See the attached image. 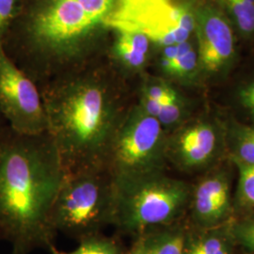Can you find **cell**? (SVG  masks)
<instances>
[{
    "label": "cell",
    "mask_w": 254,
    "mask_h": 254,
    "mask_svg": "<svg viewBox=\"0 0 254 254\" xmlns=\"http://www.w3.org/2000/svg\"><path fill=\"white\" fill-rule=\"evenodd\" d=\"M65 176L49 135L0 128V234L12 254L54 245L50 216Z\"/></svg>",
    "instance_id": "obj_1"
},
{
    "label": "cell",
    "mask_w": 254,
    "mask_h": 254,
    "mask_svg": "<svg viewBox=\"0 0 254 254\" xmlns=\"http://www.w3.org/2000/svg\"><path fill=\"white\" fill-rule=\"evenodd\" d=\"M47 134L65 173L104 169L111 140L127 110L118 88L99 73L74 74L42 92Z\"/></svg>",
    "instance_id": "obj_2"
},
{
    "label": "cell",
    "mask_w": 254,
    "mask_h": 254,
    "mask_svg": "<svg viewBox=\"0 0 254 254\" xmlns=\"http://www.w3.org/2000/svg\"><path fill=\"white\" fill-rule=\"evenodd\" d=\"M119 0H36L22 21L27 45L48 57H72L106 23Z\"/></svg>",
    "instance_id": "obj_3"
},
{
    "label": "cell",
    "mask_w": 254,
    "mask_h": 254,
    "mask_svg": "<svg viewBox=\"0 0 254 254\" xmlns=\"http://www.w3.org/2000/svg\"><path fill=\"white\" fill-rule=\"evenodd\" d=\"M115 189L104 169L65 173L50 221L55 233L78 240L102 234L113 225Z\"/></svg>",
    "instance_id": "obj_4"
},
{
    "label": "cell",
    "mask_w": 254,
    "mask_h": 254,
    "mask_svg": "<svg viewBox=\"0 0 254 254\" xmlns=\"http://www.w3.org/2000/svg\"><path fill=\"white\" fill-rule=\"evenodd\" d=\"M168 133L138 105L127 110L109 147L104 170L114 189L164 173Z\"/></svg>",
    "instance_id": "obj_5"
},
{
    "label": "cell",
    "mask_w": 254,
    "mask_h": 254,
    "mask_svg": "<svg viewBox=\"0 0 254 254\" xmlns=\"http://www.w3.org/2000/svg\"><path fill=\"white\" fill-rule=\"evenodd\" d=\"M190 197L185 182L155 173L115 189L113 227L136 237L154 228L174 224Z\"/></svg>",
    "instance_id": "obj_6"
},
{
    "label": "cell",
    "mask_w": 254,
    "mask_h": 254,
    "mask_svg": "<svg viewBox=\"0 0 254 254\" xmlns=\"http://www.w3.org/2000/svg\"><path fill=\"white\" fill-rule=\"evenodd\" d=\"M195 23V12L188 4H174L172 0H119L106 27L136 31L166 47L189 41Z\"/></svg>",
    "instance_id": "obj_7"
},
{
    "label": "cell",
    "mask_w": 254,
    "mask_h": 254,
    "mask_svg": "<svg viewBox=\"0 0 254 254\" xmlns=\"http://www.w3.org/2000/svg\"><path fill=\"white\" fill-rule=\"evenodd\" d=\"M0 113L7 126L22 135L47 133V119L42 93L20 69L0 41Z\"/></svg>",
    "instance_id": "obj_8"
},
{
    "label": "cell",
    "mask_w": 254,
    "mask_h": 254,
    "mask_svg": "<svg viewBox=\"0 0 254 254\" xmlns=\"http://www.w3.org/2000/svg\"><path fill=\"white\" fill-rule=\"evenodd\" d=\"M199 64L209 73L223 69L235 54V37L227 19L209 6L195 12Z\"/></svg>",
    "instance_id": "obj_9"
},
{
    "label": "cell",
    "mask_w": 254,
    "mask_h": 254,
    "mask_svg": "<svg viewBox=\"0 0 254 254\" xmlns=\"http://www.w3.org/2000/svg\"><path fill=\"white\" fill-rule=\"evenodd\" d=\"M219 135L209 123L180 126L168 134L167 157L178 168L193 170L208 164L217 154Z\"/></svg>",
    "instance_id": "obj_10"
},
{
    "label": "cell",
    "mask_w": 254,
    "mask_h": 254,
    "mask_svg": "<svg viewBox=\"0 0 254 254\" xmlns=\"http://www.w3.org/2000/svg\"><path fill=\"white\" fill-rule=\"evenodd\" d=\"M230 185L224 173L208 176L197 186L193 196L195 218L202 224L213 225L229 214Z\"/></svg>",
    "instance_id": "obj_11"
},
{
    "label": "cell",
    "mask_w": 254,
    "mask_h": 254,
    "mask_svg": "<svg viewBox=\"0 0 254 254\" xmlns=\"http://www.w3.org/2000/svg\"><path fill=\"white\" fill-rule=\"evenodd\" d=\"M186 238L184 230L174 223L140 234L132 246L136 254H184Z\"/></svg>",
    "instance_id": "obj_12"
},
{
    "label": "cell",
    "mask_w": 254,
    "mask_h": 254,
    "mask_svg": "<svg viewBox=\"0 0 254 254\" xmlns=\"http://www.w3.org/2000/svg\"><path fill=\"white\" fill-rule=\"evenodd\" d=\"M115 58L125 70L138 72L148 60L151 41L144 34L131 30H115Z\"/></svg>",
    "instance_id": "obj_13"
},
{
    "label": "cell",
    "mask_w": 254,
    "mask_h": 254,
    "mask_svg": "<svg viewBox=\"0 0 254 254\" xmlns=\"http://www.w3.org/2000/svg\"><path fill=\"white\" fill-rule=\"evenodd\" d=\"M233 234L224 230L209 231L201 236L186 238L184 254H230Z\"/></svg>",
    "instance_id": "obj_14"
},
{
    "label": "cell",
    "mask_w": 254,
    "mask_h": 254,
    "mask_svg": "<svg viewBox=\"0 0 254 254\" xmlns=\"http://www.w3.org/2000/svg\"><path fill=\"white\" fill-rule=\"evenodd\" d=\"M48 251L51 254H124L126 253L117 236H107L103 234L79 240V246L70 253L62 252L54 245L50 246Z\"/></svg>",
    "instance_id": "obj_15"
},
{
    "label": "cell",
    "mask_w": 254,
    "mask_h": 254,
    "mask_svg": "<svg viewBox=\"0 0 254 254\" xmlns=\"http://www.w3.org/2000/svg\"><path fill=\"white\" fill-rule=\"evenodd\" d=\"M178 54L163 71L167 76L187 81L194 76L199 67V57L198 52L194 50L189 41L178 44Z\"/></svg>",
    "instance_id": "obj_16"
},
{
    "label": "cell",
    "mask_w": 254,
    "mask_h": 254,
    "mask_svg": "<svg viewBox=\"0 0 254 254\" xmlns=\"http://www.w3.org/2000/svg\"><path fill=\"white\" fill-rule=\"evenodd\" d=\"M231 136L234 161L254 165V126L236 127Z\"/></svg>",
    "instance_id": "obj_17"
},
{
    "label": "cell",
    "mask_w": 254,
    "mask_h": 254,
    "mask_svg": "<svg viewBox=\"0 0 254 254\" xmlns=\"http://www.w3.org/2000/svg\"><path fill=\"white\" fill-rule=\"evenodd\" d=\"M236 27L244 34L254 32V0H222Z\"/></svg>",
    "instance_id": "obj_18"
},
{
    "label": "cell",
    "mask_w": 254,
    "mask_h": 254,
    "mask_svg": "<svg viewBox=\"0 0 254 254\" xmlns=\"http://www.w3.org/2000/svg\"><path fill=\"white\" fill-rule=\"evenodd\" d=\"M238 169V187L236 199L245 209H254V165L235 161Z\"/></svg>",
    "instance_id": "obj_19"
},
{
    "label": "cell",
    "mask_w": 254,
    "mask_h": 254,
    "mask_svg": "<svg viewBox=\"0 0 254 254\" xmlns=\"http://www.w3.org/2000/svg\"><path fill=\"white\" fill-rule=\"evenodd\" d=\"M140 96L156 101L161 105L182 100L179 92L173 88L172 84L157 78L145 80L141 87Z\"/></svg>",
    "instance_id": "obj_20"
},
{
    "label": "cell",
    "mask_w": 254,
    "mask_h": 254,
    "mask_svg": "<svg viewBox=\"0 0 254 254\" xmlns=\"http://www.w3.org/2000/svg\"><path fill=\"white\" fill-rule=\"evenodd\" d=\"M20 0H0V41L9 30L11 23L18 16Z\"/></svg>",
    "instance_id": "obj_21"
},
{
    "label": "cell",
    "mask_w": 254,
    "mask_h": 254,
    "mask_svg": "<svg viewBox=\"0 0 254 254\" xmlns=\"http://www.w3.org/2000/svg\"><path fill=\"white\" fill-rule=\"evenodd\" d=\"M234 238L254 253V218L238 223L232 231Z\"/></svg>",
    "instance_id": "obj_22"
},
{
    "label": "cell",
    "mask_w": 254,
    "mask_h": 254,
    "mask_svg": "<svg viewBox=\"0 0 254 254\" xmlns=\"http://www.w3.org/2000/svg\"><path fill=\"white\" fill-rule=\"evenodd\" d=\"M239 98L246 109L254 115V81L248 84L240 91Z\"/></svg>",
    "instance_id": "obj_23"
},
{
    "label": "cell",
    "mask_w": 254,
    "mask_h": 254,
    "mask_svg": "<svg viewBox=\"0 0 254 254\" xmlns=\"http://www.w3.org/2000/svg\"><path fill=\"white\" fill-rule=\"evenodd\" d=\"M124 254H136V253L135 249H134V247L132 246L128 251H126V253Z\"/></svg>",
    "instance_id": "obj_24"
},
{
    "label": "cell",
    "mask_w": 254,
    "mask_h": 254,
    "mask_svg": "<svg viewBox=\"0 0 254 254\" xmlns=\"http://www.w3.org/2000/svg\"><path fill=\"white\" fill-rule=\"evenodd\" d=\"M5 125H7V124H6L5 120L3 119V117H2V115H1V113H0V128H1V127H4Z\"/></svg>",
    "instance_id": "obj_25"
},
{
    "label": "cell",
    "mask_w": 254,
    "mask_h": 254,
    "mask_svg": "<svg viewBox=\"0 0 254 254\" xmlns=\"http://www.w3.org/2000/svg\"><path fill=\"white\" fill-rule=\"evenodd\" d=\"M0 240H3V239H2V236H1V234H0Z\"/></svg>",
    "instance_id": "obj_26"
}]
</instances>
